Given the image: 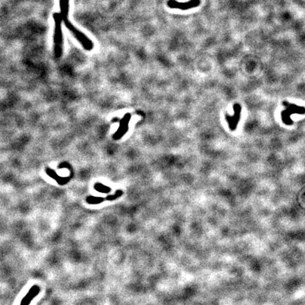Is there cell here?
<instances>
[{"label": "cell", "instance_id": "1", "mask_svg": "<svg viewBox=\"0 0 305 305\" xmlns=\"http://www.w3.org/2000/svg\"><path fill=\"white\" fill-rule=\"evenodd\" d=\"M53 19L55 22L54 29V54L57 59L62 57L63 53V33H62V21L60 13L55 12L53 14Z\"/></svg>", "mask_w": 305, "mask_h": 305}, {"label": "cell", "instance_id": "2", "mask_svg": "<svg viewBox=\"0 0 305 305\" xmlns=\"http://www.w3.org/2000/svg\"><path fill=\"white\" fill-rule=\"evenodd\" d=\"M63 22H64V24L65 25V27L67 28L71 33H72V35L75 37L76 39L80 42V44L82 45L83 49H85L87 51H91L93 49L94 44L92 40H91L86 34L83 33L82 31H81L80 30H78L77 28L74 26V25L71 23L69 20V19L63 20Z\"/></svg>", "mask_w": 305, "mask_h": 305}, {"label": "cell", "instance_id": "3", "mask_svg": "<svg viewBox=\"0 0 305 305\" xmlns=\"http://www.w3.org/2000/svg\"><path fill=\"white\" fill-rule=\"evenodd\" d=\"M201 0H189L186 2H179L177 0H168L167 2V7L170 9H180L182 11L194 9L199 6Z\"/></svg>", "mask_w": 305, "mask_h": 305}, {"label": "cell", "instance_id": "4", "mask_svg": "<svg viewBox=\"0 0 305 305\" xmlns=\"http://www.w3.org/2000/svg\"><path fill=\"white\" fill-rule=\"evenodd\" d=\"M131 115L130 113H126L119 120V126L117 130L113 135V139L114 141H118L125 135L129 130V124L131 120Z\"/></svg>", "mask_w": 305, "mask_h": 305}, {"label": "cell", "instance_id": "5", "mask_svg": "<svg viewBox=\"0 0 305 305\" xmlns=\"http://www.w3.org/2000/svg\"><path fill=\"white\" fill-rule=\"evenodd\" d=\"M40 292V288L38 285H34L31 288H30L27 294L24 296V298L21 299L20 305H30L31 302L33 300V299L35 298L38 294Z\"/></svg>", "mask_w": 305, "mask_h": 305}, {"label": "cell", "instance_id": "6", "mask_svg": "<svg viewBox=\"0 0 305 305\" xmlns=\"http://www.w3.org/2000/svg\"><path fill=\"white\" fill-rule=\"evenodd\" d=\"M45 171H46V173L47 174L48 176L54 179L60 185H64L67 184L70 180V177H63L59 176V175L56 173L55 170L50 168V167H47Z\"/></svg>", "mask_w": 305, "mask_h": 305}, {"label": "cell", "instance_id": "7", "mask_svg": "<svg viewBox=\"0 0 305 305\" xmlns=\"http://www.w3.org/2000/svg\"><path fill=\"white\" fill-rule=\"evenodd\" d=\"M69 4L70 0H60V14L62 20L68 19L69 14Z\"/></svg>", "mask_w": 305, "mask_h": 305}, {"label": "cell", "instance_id": "8", "mask_svg": "<svg viewBox=\"0 0 305 305\" xmlns=\"http://www.w3.org/2000/svg\"><path fill=\"white\" fill-rule=\"evenodd\" d=\"M86 202L88 204L91 205H98L100 204L104 201H105V199L104 197H93V196H89L86 198Z\"/></svg>", "mask_w": 305, "mask_h": 305}, {"label": "cell", "instance_id": "9", "mask_svg": "<svg viewBox=\"0 0 305 305\" xmlns=\"http://www.w3.org/2000/svg\"><path fill=\"white\" fill-rule=\"evenodd\" d=\"M94 189L103 194H108L111 192V188L101 183H96L94 184Z\"/></svg>", "mask_w": 305, "mask_h": 305}, {"label": "cell", "instance_id": "10", "mask_svg": "<svg viewBox=\"0 0 305 305\" xmlns=\"http://www.w3.org/2000/svg\"><path fill=\"white\" fill-rule=\"evenodd\" d=\"M122 195H123V191L121 189H119L116 191L115 194L113 195H109L107 197H105V199L106 201H112L116 200L117 199H118V198H120Z\"/></svg>", "mask_w": 305, "mask_h": 305}]
</instances>
